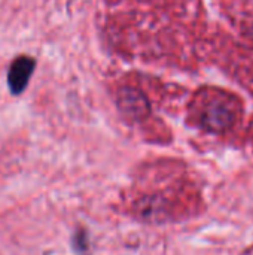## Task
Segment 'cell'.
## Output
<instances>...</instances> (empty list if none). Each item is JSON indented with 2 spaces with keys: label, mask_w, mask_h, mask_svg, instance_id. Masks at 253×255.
Instances as JSON below:
<instances>
[{
  "label": "cell",
  "mask_w": 253,
  "mask_h": 255,
  "mask_svg": "<svg viewBox=\"0 0 253 255\" xmlns=\"http://www.w3.org/2000/svg\"><path fill=\"white\" fill-rule=\"evenodd\" d=\"M36 67V60L33 57L21 55L15 58L7 72V85L13 96H19L25 88Z\"/></svg>",
  "instance_id": "cell-1"
},
{
  "label": "cell",
  "mask_w": 253,
  "mask_h": 255,
  "mask_svg": "<svg viewBox=\"0 0 253 255\" xmlns=\"http://www.w3.org/2000/svg\"><path fill=\"white\" fill-rule=\"evenodd\" d=\"M231 123V112L224 102H210L203 114V124L210 130H224Z\"/></svg>",
  "instance_id": "cell-2"
},
{
  "label": "cell",
  "mask_w": 253,
  "mask_h": 255,
  "mask_svg": "<svg viewBox=\"0 0 253 255\" xmlns=\"http://www.w3.org/2000/svg\"><path fill=\"white\" fill-rule=\"evenodd\" d=\"M119 109L130 118H139L148 111L146 99L136 88H124L119 93Z\"/></svg>",
  "instance_id": "cell-3"
}]
</instances>
